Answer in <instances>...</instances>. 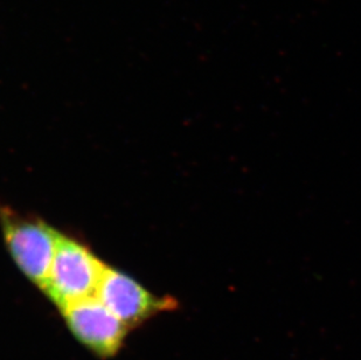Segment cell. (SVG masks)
Listing matches in <instances>:
<instances>
[{"label": "cell", "instance_id": "1", "mask_svg": "<svg viewBox=\"0 0 361 360\" xmlns=\"http://www.w3.org/2000/svg\"><path fill=\"white\" fill-rule=\"evenodd\" d=\"M0 226L16 265L42 290L58 248L60 233L39 217L0 205Z\"/></svg>", "mask_w": 361, "mask_h": 360}, {"label": "cell", "instance_id": "2", "mask_svg": "<svg viewBox=\"0 0 361 360\" xmlns=\"http://www.w3.org/2000/svg\"><path fill=\"white\" fill-rule=\"evenodd\" d=\"M106 265L76 239L60 234L44 290L60 308L96 296Z\"/></svg>", "mask_w": 361, "mask_h": 360}, {"label": "cell", "instance_id": "3", "mask_svg": "<svg viewBox=\"0 0 361 360\" xmlns=\"http://www.w3.org/2000/svg\"><path fill=\"white\" fill-rule=\"evenodd\" d=\"M96 296L126 324L136 326L156 313L174 309L177 303L170 297H157L124 272L106 265Z\"/></svg>", "mask_w": 361, "mask_h": 360}, {"label": "cell", "instance_id": "4", "mask_svg": "<svg viewBox=\"0 0 361 360\" xmlns=\"http://www.w3.org/2000/svg\"><path fill=\"white\" fill-rule=\"evenodd\" d=\"M61 311L74 336L96 354L111 357L120 350L129 328L97 296L72 303Z\"/></svg>", "mask_w": 361, "mask_h": 360}]
</instances>
